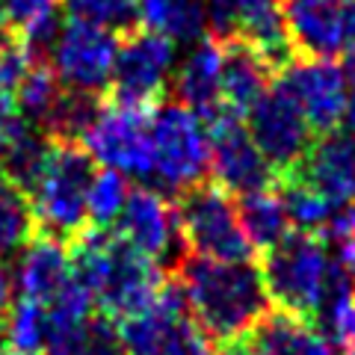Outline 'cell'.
Instances as JSON below:
<instances>
[{
	"instance_id": "29",
	"label": "cell",
	"mask_w": 355,
	"mask_h": 355,
	"mask_svg": "<svg viewBox=\"0 0 355 355\" xmlns=\"http://www.w3.org/2000/svg\"><path fill=\"white\" fill-rule=\"evenodd\" d=\"M62 83L57 80V74L48 62H33L30 71L21 77L18 89L12 92V101L18 107L21 119H27L30 125H36L39 130L44 128V121L53 113L60 95H62Z\"/></svg>"
},
{
	"instance_id": "20",
	"label": "cell",
	"mask_w": 355,
	"mask_h": 355,
	"mask_svg": "<svg viewBox=\"0 0 355 355\" xmlns=\"http://www.w3.org/2000/svg\"><path fill=\"white\" fill-rule=\"evenodd\" d=\"M249 355H335L331 343L320 335L314 323L270 308L246 335Z\"/></svg>"
},
{
	"instance_id": "42",
	"label": "cell",
	"mask_w": 355,
	"mask_h": 355,
	"mask_svg": "<svg viewBox=\"0 0 355 355\" xmlns=\"http://www.w3.org/2000/svg\"><path fill=\"white\" fill-rule=\"evenodd\" d=\"M343 74H347V80H352V83H355V51H349L347 65H343Z\"/></svg>"
},
{
	"instance_id": "17",
	"label": "cell",
	"mask_w": 355,
	"mask_h": 355,
	"mask_svg": "<svg viewBox=\"0 0 355 355\" xmlns=\"http://www.w3.org/2000/svg\"><path fill=\"white\" fill-rule=\"evenodd\" d=\"M282 9L291 44L302 57L331 60L347 51L343 0H287Z\"/></svg>"
},
{
	"instance_id": "4",
	"label": "cell",
	"mask_w": 355,
	"mask_h": 355,
	"mask_svg": "<svg viewBox=\"0 0 355 355\" xmlns=\"http://www.w3.org/2000/svg\"><path fill=\"white\" fill-rule=\"evenodd\" d=\"M151 139V178L154 190L184 193L205 181L210 169L207 125L196 110L169 101L157 104L148 119Z\"/></svg>"
},
{
	"instance_id": "22",
	"label": "cell",
	"mask_w": 355,
	"mask_h": 355,
	"mask_svg": "<svg viewBox=\"0 0 355 355\" xmlns=\"http://www.w3.org/2000/svg\"><path fill=\"white\" fill-rule=\"evenodd\" d=\"M317 331L329 343H335L340 355H355V282L331 263L329 284L317 314Z\"/></svg>"
},
{
	"instance_id": "38",
	"label": "cell",
	"mask_w": 355,
	"mask_h": 355,
	"mask_svg": "<svg viewBox=\"0 0 355 355\" xmlns=\"http://www.w3.org/2000/svg\"><path fill=\"white\" fill-rule=\"evenodd\" d=\"M27 119H21V113H18V107H15V101H12V95H3L0 92V148L6 146V139L12 137V133L24 125Z\"/></svg>"
},
{
	"instance_id": "27",
	"label": "cell",
	"mask_w": 355,
	"mask_h": 355,
	"mask_svg": "<svg viewBox=\"0 0 355 355\" xmlns=\"http://www.w3.org/2000/svg\"><path fill=\"white\" fill-rule=\"evenodd\" d=\"M36 214L30 196L0 175V258L21 252L36 234Z\"/></svg>"
},
{
	"instance_id": "28",
	"label": "cell",
	"mask_w": 355,
	"mask_h": 355,
	"mask_svg": "<svg viewBox=\"0 0 355 355\" xmlns=\"http://www.w3.org/2000/svg\"><path fill=\"white\" fill-rule=\"evenodd\" d=\"M44 335H48V305L27 296L12 299L3 323H0V347L42 355Z\"/></svg>"
},
{
	"instance_id": "7",
	"label": "cell",
	"mask_w": 355,
	"mask_h": 355,
	"mask_svg": "<svg viewBox=\"0 0 355 355\" xmlns=\"http://www.w3.org/2000/svg\"><path fill=\"white\" fill-rule=\"evenodd\" d=\"M178 48L169 36L148 27L125 33L110 74V101L125 107H157L172 80Z\"/></svg>"
},
{
	"instance_id": "1",
	"label": "cell",
	"mask_w": 355,
	"mask_h": 355,
	"mask_svg": "<svg viewBox=\"0 0 355 355\" xmlns=\"http://www.w3.org/2000/svg\"><path fill=\"white\" fill-rule=\"evenodd\" d=\"M175 279L187 296L193 320L216 343L240 338L272 308L261 263L214 261L187 252L175 266Z\"/></svg>"
},
{
	"instance_id": "2",
	"label": "cell",
	"mask_w": 355,
	"mask_h": 355,
	"mask_svg": "<svg viewBox=\"0 0 355 355\" xmlns=\"http://www.w3.org/2000/svg\"><path fill=\"white\" fill-rule=\"evenodd\" d=\"M69 249L74 279L89 287L98 314L113 323L139 314L166 282L157 263L107 228L89 225L69 243Z\"/></svg>"
},
{
	"instance_id": "18",
	"label": "cell",
	"mask_w": 355,
	"mask_h": 355,
	"mask_svg": "<svg viewBox=\"0 0 355 355\" xmlns=\"http://www.w3.org/2000/svg\"><path fill=\"white\" fill-rule=\"evenodd\" d=\"M12 279L18 287V296H27V299H36V302L48 305L60 293V287L71 279L69 243L36 231L33 240L18 252Z\"/></svg>"
},
{
	"instance_id": "3",
	"label": "cell",
	"mask_w": 355,
	"mask_h": 355,
	"mask_svg": "<svg viewBox=\"0 0 355 355\" xmlns=\"http://www.w3.org/2000/svg\"><path fill=\"white\" fill-rule=\"evenodd\" d=\"M95 175V160L80 142L53 139L51 157L30 193L36 228L42 234L71 243L89 228L86 193Z\"/></svg>"
},
{
	"instance_id": "5",
	"label": "cell",
	"mask_w": 355,
	"mask_h": 355,
	"mask_svg": "<svg viewBox=\"0 0 355 355\" xmlns=\"http://www.w3.org/2000/svg\"><path fill=\"white\" fill-rule=\"evenodd\" d=\"M329 272V249L323 237L311 234V231H293V234L282 237L261 258V275L270 302L287 314L308 320V323L323 302Z\"/></svg>"
},
{
	"instance_id": "6",
	"label": "cell",
	"mask_w": 355,
	"mask_h": 355,
	"mask_svg": "<svg viewBox=\"0 0 355 355\" xmlns=\"http://www.w3.org/2000/svg\"><path fill=\"white\" fill-rule=\"evenodd\" d=\"M175 214L190 254L214 261L252 258V243L243 231L234 198L216 181H198L190 190L178 193Z\"/></svg>"
},
{
	"instance_id": "39",
	"label": "cell",
	"mask_w": 355,
	"mask_h": 355,
	"mask_svg": "<svg viewBox=\"0 0 355 355\" xmlns=\"http://www.w3.org/2000/svg\"><path fill=\"white\" fill-rule=\"evenodd\" d=\"M15 299V279H12V270H9V263L0 258V323H3L9 305H12Z\"/></svg>"
},
{
	"instance_id": "13",
	"label": "cell",
	"mask_w": 355,
	"mask_h": 355,
	"mask_svg": "<svg viewBox=\"0 0 355 355\" xmlns=\"http://www.w3.org/2000/svg\"><path fill=\"white\" fill-rule=\"evenodd\" d=\"M116 234L157 266L169 263L175 270L187 254L175 207L154 187H137L128 193L116 219Z\"/></svg>"
},
{
	"instance_id": "8",
	"label": "cell",
	"mask_w": 355,
	"mask_h": 355,
	"mask_svg": "<svg viewBox=\"0 0 355 355\" xmlns=\"http://www.w3.org/2000/svg\"><path fill=\"white\" fill-rule=\"evenodd\" d=\"M205 125L210 139V172L222 190H228L231 196H246L279 181V172L249 137L243 116L228 107H219L205 116Z\"/></svg>"
},
{
	"instance_id": "44",
	"label": "cell",
	"mask_w": 355,
	"mask_h": 355,
	"mask_svg": "<svg viewBox=\"0 0 355 355\" xmlns=\"http://www.w3.org/2000/svg\"><path fill=\"white\" fill-rule=\"evenodd\" d=\"M0 355H36V352H21V349H12V347H0Z\"/></svg>"
},
{
	"instance_id": "9",
	"label": "cell",
	"mask_w": 355,
	"mask_h": 355,
	"mask_svg": "<svg viewBox=\"0 0 355 355\" xmlns=\"http://www.w3.org/2000/svg\"><path fill=\"white\" fill-rule=\"evenodd\" d=\"M154 107H125L104 104L101 113L83 133L80 146L92 154L95 163L116 169L121 175H133L139 181L151 178V139L148 119Z\"/></svg>"
},
{
	"instance_id": "43",
	"label": "cell",
	"mask_w": 355,
	"mask_h": 355,
	"mask_svg": "<svg viewBox=\"0 0 355 355\" xmlns=\"http://www.w3.org/2000/svg\"><path fill=\"white\" fill-rule=\"evenodd\" d=\"M9 42H12V36H9V27L3 24V21H0V48H6Z\"/></svg>"
},
{
	"instance_id": "11",
	"label": "cell",
	"mask_w": 355,
	"mask_h": 355,
	"mask_svg": "<svg viewBox=\"0 0 355 355\" xmlns=\"http://www.w3.org/2000/svg\"><path fill=\"white\" fill-rule=\"evenodd\" d=\"M207 27L216 39H237L254 48L282 71L293 60V44L284 27V9L279 0H207Z\"/></svg>"
},
{
	"instance_id": "14",
	"label": "cell",
	"mask_w": 355,
	"mask_h": 355,
	"mask_svg": "<svg viewBox=\"0 0 355 355\" xmlns=\"http://www.w3.org/2000/svg\"><path fill=\"white\" fill-rule=\"evenodd\" d=\"M279 80L296 98L299 110L305 113L308 125L317 133H331L340 128L343 110L349 101V80L338 62L317 57L291 60L282 69Z\"/></svg>"
},
{
	"instance_id": "30",
	"label": "cell",
	"mask_w": 355,
	"mask_h": 355,
	"mask_svg": "<svg viewBox=\"0 0 355 355\" xmlns=\"http://www.w3.org/2000/svg\"><path fill=\"white\" fill-rule=\"evenodd\" d=\"M101 98L92 92H74V89H62L57 107L44 121V133L51 139H62V142H80L89 125L95 121V116L101 113Z\"/></svg>"
},
{
	"instance_id": "21",
	"label": "cell",
	"mask_w": 355,
	"mask_h": 355,
	"mask_svg": "<svg viewBox=\"0 0 355 355\" xmlns=\"http://www.w3.org/2000/svg\"><path fill=\"white\" fill-rule=\"evenodd\" d=\"M272 65L266 62L246 42L231 39L222 48V74H219V98L222 107L234 110L237 116H246L254 101L272 83Z\"/></svg>"
},
{
	"instance_id": "10",
	"label": "cell",
	"mask_w": 355,
	"mask_h": 355,
	"mask_svg": "<svg viewBox=\"0 0 355 355\" xmlns=\"http://www.w3.org/2000/svg\"><path fill=\"white\" fill-rule=\"evenodd\" d=\"M243 121H246L254 146L261 148V154L279 175L299 166V160L305 157L311 142H314V128L308 125L296 98L287 92L282 80L270 83V89L254 101Z\"/></svg>"
},
{
	"instance_id": "36",
	"label": "cell",
	"mask_w": 355,
	"mask_h": 355,
	"mask_svg": "<svg viewBox=\"0 0 355 355\" xmlns=\"http://www.w3.org/2000/svg\"><path fill=\"white\" fill-rule=\"evenodd\" d=\"M33 62H39V60H33L18 39H12L6 48H0V92L12 95L21 83V77L30 71Z\"/></svg>"
},
{
	"instance_id": "26",
	"label": "cell",
	"mask_w": 355,
	"mask_h": 355,
	"mask_svg": "<svg viewBox=\"0 0 355 355\" xmlns=\"http://www.w3.org/2000/svg\"><path fill=\"white\" fill-rule=\"evenodd\" d=\"M275 190H279L284 210H287V219L296 231H311V234H320L323 225L331 219L335 207L329 205V198L314 190L305 178H299L296 172H284L279 175L275 181Z\"/></svg>"
},
{
	"instance_id": "33",
	"label": "cell",
	"mask_w": 355,
	"mask_h": 355,
	"mask_svg": "<svg viewBox=\"0 0 355 355\" xmlns=\"http://www.w3.org/2000/svg\"><path fill=\"white\" fill-rule=\"evenodd\" d=\"M326 249L335 252V266L355 282V205L338 207L320 231Z\"/></svg>"
},
{
	"instance_id": "40",
	"label": "cell",
	"mask_w": 355,
	"mask_h": 355,
	"mask_svg": "<svg viewBox=\"0 0 355 355\" xmlns=\"http://www.w3.org/2000/svg\"><path fill=\"white\" fill-rule=\"evenodd\" d=\"M343 33H347V51H355V0L343 6Z\"/></svg>"
},
{
	"instance_id": "23",
	"label": "cell",
	"mask_w": 355,
	"mask_h": 355,
	"mask_svg": "<svg viewBox=\"0 0 355 355\" xmlns=\"http://www.w3.org/2000/svg\"><path fill=\"white\" fill-rule=\"evenodd\" d=\"M53 139L36 125L24 121L12 137L6 139V146L0 148V175L9 178L15 187H21L27 196L33 193V187L42 178L44 166L51 157Z\"/></svg>"
},
{
	"instance_id": "25",
	"label": "cell",
	"mask_w": 355,
	"mask_h": 355,
	"mask_svg": "<svg viewBox=\"0 0 355 355\" xmlns=\"http://www.w3.org/2000/svg\"><path fill=\"white\" fill-rule=\"evenodd\" d=\"M139 24L178 42H198L207 30L205 0H137Z\"/></svg>"
},
{
	"instance_id": "31",
	"label": "cell",
	"mask_w": 355,
	"mask_h": 355,
	"mask_svg": "<svg viewBox=\"0 0 355 355\" xmlns=\"http://www.w3.org/2000/svg\"><path fill=\"white\" fill-rule=\"evenodd\" d=\"M128 175H121L116 169H95L92 184H89L86 193V216L89 225L95 228H110L119 219L121 207H125L128 198Z\"/></svg>"
},
{
	"instance_id": "15",
	"label": "cell",
	"mask_w": 355,
	"mask_h": 355,
	"mask_svg": "<svg viewBox=\"0 0 355 355\" xmlns=\"http://www.w3.org/2000/svg\"><path fill=\"white\" fill-rule=\"evenodd\" d=\"M291 172L323 193L335 210L355 205V139L347 133H320V139L311 142L308 154Z\"/></svg>"
},
{
	"instance_id": "16",
	"label": "cell",
	"mask_w": 355,
	"mask_h": 355,
	"mask_svg": "<svg viewBox=\"0 0 355 355\" xmlns=\"http://www.w3.org/2000/svg\"><path fill=\"white\" fill-rule=\"evenodd\" d=\"M187 317H190V305H187L181 284L172 275L160 284L157 296L139 314L121 320L116 326L128 355H163L166 343Z\"/></svg>"
},
{
	"instance_id": "24",
	"label": "cell",
	"mask_w": 355,
	"mask_h": 355,
	"mask_svg": "<svg viewBox=\"0 0 355 355\" xmlns=\"http://www.w3.org/2000/svg\"><path fill=\"white\" fill-rule=\"evenodd\" d=\"M237 214L243 222V231H246V237L252 243V252L263 254L282 237L291 234V219H287V210H284L279 190H275V184L240 196Z\"/></svg>"
},
{
	"instance_id": "12",
	"label": "cell",
	"mask_w": 355,
	"mask_h": 355,
	"mask_svg": "<svg viewBox=\"0 0 355 355\" xmlns=\"http://www.w3.org/2000/svg\"><path fill=\"white\" fill-rule=\"evenodd\" d=\"M116 53H119L116 33L71 18L60 27L57 42L51 44L48 65L65 89L98 95L110 86Z\"/></svg>"
},
{
	"instance_id": "37",
	"label": "cell",
	"mask_w": 355,
	"mask_h": 355,
	"mask_svg": "<svg viewBox=\"0 0 355 355\" xmlns=\"http://www.w3.org/2000/svg\"><path fill=\"white\" fill-rule=\"evenodd\" d=\"M60 0H0V21L9 27V33H18L33 18L44 12H53Z\"/></svg>"
},
{
	"instance_id": "41",
	"label": "cell",
	"mask_w": 355,
	"mask_h": 355,
	"mask_svg": "<svg viewBox=\"0 0 355 355\" xmlns=\"http://www.w3.org/2000/svg\"><path fill=\"white\" fill-rule=\"evenodd\" d=\"M340 125H347V137L355 139V92L349 95V101H347V110H343V121Z\"/></svg>"
},
{
	"instance_id": "32",
	"label": "cell",
	"mask_w": 355,
	"mask_h": 355,
	"mask_svg": "<svg viewBox=\"0 0 355 355\" xmlns=\"http://www.w3.org/2000/svg\"><path fill=\"white\" fill-rule=\"evenodd\" d=\"M65 12L110 33H130L139 24L137 0H62Z\"/></svg>"
},
{
	"instance_id": "35",
	"label": "cell",
	"mask_w": 355,
	"mask_h": 355,
	"mask_svg": "<svg viewBox=\"0 0 355 355\" xmlns=\"http://www.w3.org/2000/svg\"><path fill=\"white\" fill-rule=\"evenodd\" d=\"M163 355H216L214 340L205 335V329L196 323L193 317H187L181 326L175 329V335L166 343Z\"/></svg>"
},
{
	"instance_id": "34",
	"label": "cell",
	"mask_w": 355,
	"mask_h": 355,
	"mask_svg": "<svg viewBox=\"0 0 355 355\" xmlns=\"http://www.w3.org/2000/svg\"><path fill=\"white\" fill-rule=\"evenodd\" d=\"M80 355H128L125 343H121L119 326L104 314H92L86 326V340Z\"/></svg>"
},
{
	"instance_id": "19",
	"label": "cell",
	"mask_w": 355,
	"mask_h": 355,
	"mask_svg": "<svg viewBox=\"0 0 355 355\" xmlns=\"http://www.w3.org/2000/svg\"><path fill=\"white\" fill-rule=\"evenodd\" d=\"M222 39H198L193 51L175 65L172 71V89L175 101L196 110L198 116H210L222 107L219 98V74H222Z\"/></svg>"
}]
</instances>
